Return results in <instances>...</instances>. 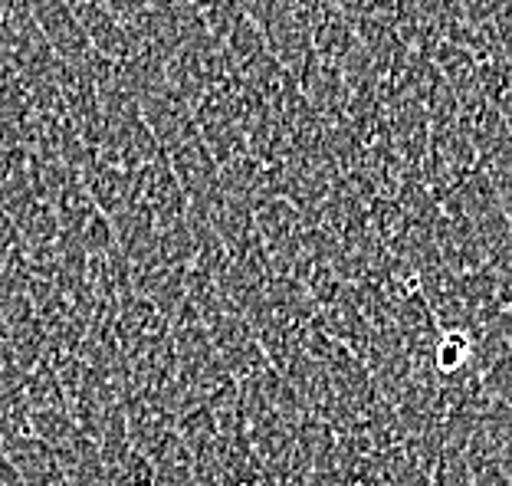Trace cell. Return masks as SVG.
<instances>
[{"label": "cell", "mask_w": 512, "mask_h": 486, "mask_svg": "<svg viewBox=\"0 0 512 486\" xmlns=\"http://www.w3.org/2000/svg\"><path fill=\"white\" fill-rule=\"evenodd\" d=\"M142 211L151 217L155 230H168L188 221V198H184L178 178L168 165V158L161 155L148 161L145 168L135 171V198Z\"/></svg>", "instance_id": "6da1fadb"}, {"label": "cell", "mask_w": 512, "mask_h": 486, "mask_svg": "<svg viewBox=\"0 0 512 486\" xmlns=\"http://www.w3.org/2000/svg\"><path fill=\"white\" fill-rule=\"evenodd\" d=\"M27 10H30L33 23L40 27L43 40L56 60L66 66L89 69V60L96 50H92L83 23L76 20V14L69 10L66 0H27Z\"/></svg>", "instance_id": "7a4b0ae2"}, {"label": "cell", "mask_w": 512, "mask_h": 486, "mask_svg": "<svg viewBox=\"0 0 512 486\" xmlns=\"http://www.w3.org/2000/svg\"><path fill=\"white\" fill-rule=\"evenodd\" d=\"M457 129L473 145L480 165L486 158H493L496 152H503V148L512 145V132L503 119V112H499L480 89L457 92Z\"/></svg>", "instance_id": "3957f363"}, {"label": "cell", "mask_w": 512, "mask_h": 486, "mask_svg": "<svg viewBox=\"0 0 512 486\" xmlns=\"http://www.w3.org/2000/svg\"><path fill=\"white\" fill-rule=\"evenodd\" d=\"M138 109H142V119L165 155H171L174 148H181L184 142H191V138L201 135L197 132V122H194V109L178 96V92L168 89V83L158 86L155 92H148V96L138 102Z\"/></svg>", "instance_id": "277c9868"}, {"label": "cell", "mask_w": 512, "mask_h": 486, "mask_svg": "<svg viewBox=\"0 0 512 486\" xmlns=\"http://www.w3.org/2000/svg\"><path fill=\"white\" fill-rule=\"evenodd\" d=\"M79 181H83L92 204H96L106 217H115L119 211H125L135 198V171H122L115 165H106V161H99V158L89 161V165L79 171Z\"/></svg>", "instance_id": "5b68a950"}, {"label": "cell", "mask_w": 512, "mask_h": 486, "mask_svg": "<svg viewBox=\"0 0 512 486\" xmlns=\"http://www.w3.org/2000/svg\"><path fill=\"white\" fill-rule=\"evenodd\" d=\"M7 460L14 464L17 477L23 486H56L63 480V470H60V460L50 447L37 437H23V441L4 447Z\"/></svg>", "instance_id": "8992f818"}, {"label": "cell", "mask_w": 512, "mask_h": 486, "mask_svg": "<svg viewBox=\"0 0 512 486\" xmlns=\"http://www.w3.org/2000/svg\"><path fill=\"white\" fill-rule=\"evenodd\" d=\"M23 395H27L30 411H69L66 391L60 385V378L53 375V368L46 365V358H40V362L23 375Z\"/></svg>", "instance_id": "52a82bcc"}, {"label": "cell", "mask_w": 512, "mask_h": 486, "mask_svg": "<svg viewBox=\"0 0 512 486\" xmlns=\"http://www.w3.org/2000/svg\"><path fill=\"white\" fill-rule=\"evenodd\" d=\"M30 431L37 441H43L46 447H50L53 454H60V450H66L79 434H83L69 411H33L30 414Z\"/></svg>", "instance_id": "ba28073f"}, {"label": "cell", "mask_w": 512, "mask_h": 486, "mask_svg": "<svg viewBox=\"0 0 512 486\" xmlns=\"http://www.w3.org/2000/svg\"><path fill=\"white\" fill-rule=\"evenodd\" d=\"M30 404L27 395H23V385L20 388H10V391H0V447H10L30 437Z\"/></svg>", "instance_id": "9c48e42d"}, {"label": "cell", "mask_w": 512, "mask_h": 486, "mask_svg": "<svg viewBox=\"0 0 512 486\" xmlns=\"http://www.w3.org/2000/svg\"><path fill=\"white\" fill-rule=\"evenodd\" d=\"M476 89H480L493 106H499V99L512 89V63L499 60V56H483V60L476 63Z\"/></svg>", "instance_id": "30bf717a"}, {"label": "cell", "mask_w": 512, "mask_h": 486, "mask_svg": "<svg viewBox=\"0 0 512 486\" xmlns=\"http://www.w3.org/2000/svg\"><path fill=\"white\" fill-rule=\"evenodd\" d=\"M499 112H503V119H506V125H509V132H512V89L506 92L503 99H499V106H496Z\"/></svg>", "instance_id": "8fae6325"}]
</instances>
